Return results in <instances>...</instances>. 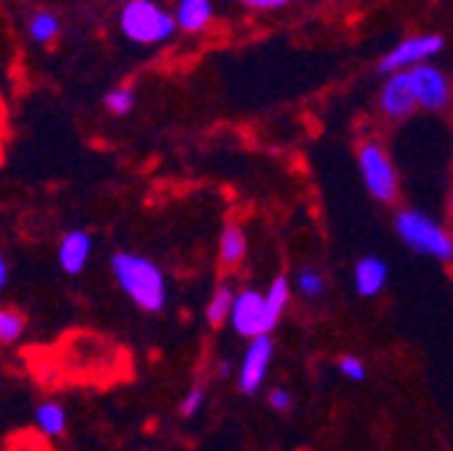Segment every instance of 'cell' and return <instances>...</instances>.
Instances as JSON below:
<instances>
[{
  "label": "cell",
  "mask_w": 453,
  "mask_h": 451,
  "mask_svg": "<svg viewBox=\"0 0 453 451\" xmlns=\"http://www.w3.org/2000/svg\"><path fill=\"white\" fill-rule=\"evenodd\" d=\"M111 270L117 276L119 287L143 308V311H162L165 308V276L162 270L141 257V254H130V252H117L111 257Z\"/></svg>",
  "instance_id": "obj_1"
},
{
  "label": "cell",
  "mask_w": 453,
  "mask_h": 451,
  "mask_svg": "<svg viewBox=\"0 0 453 451\" xmlns=\"http://www.w3.org/2000/svg\"><path fill=\"white\" fill-rule=\"evenodd\" d=\"M119 27L133 43H162L176 33V14H167L151 0H130L119 14Z\"/></svg>",
  "instance_id": "obj_2"
},
{
  "label": "cell",
  "mask_w": 453,
  "mask_h": 451,
  "mask_svg": "<svg viewBox=\"0 0 453 451\" xmlns=\"http://www.w3.org/2000/svg\"><path fill=\"white\" fill-rule=\"evenodd\" d=\"M394 228H396V236H400L418 254H429L437 260L453 257V238L440 228L434 219H429L426 214H421L416 208H405V211L396 214Z\"/></svg>",
  "instance_id": "obj_3"
},
{
  "label": "cell",
  "mask_w": 453,
  "mask_h": 451,
  "mask_svg": "<svg viewBox=\"0 0 453 451\" xmlns=\"http://www.w3.org/2000/svg\"><path fill=\"white\" fill-rule=\"evenodd\" d=\"M359 167H362V179H365L372 198H378L383 203L396 200V192H400V179H396L394 162L383 152L380 144L370 141V144H365L359 149Z\"/></svg>",
  "instance_id": "obj_4"
},
{
  "label": "cell",
  "mask_w": 453,
  "mask_h": 451,
  "mask_svg": "<svg viewBox=\"0 0 453 451\" xmlns=\"http://www.w3.org/2000/svg\"><path fill=\"white\" fill-rule=\"evenodd\" d=\"M278 314L267 306V298L257 290H246L241 295H235V306H233V327L238 335L243 338H262L270 335V330L278 324Z\"/></svg>",
  "instance_id": "obj_5"
},
{
  "label": "cell",
  "mask_w": 453,
  "mask_h": 451,
  "mask_svg": "<svg viewBox=\"0 0 453 451\" xmlns=\"http://www.w3.org/2000/svg\"><path fill=\"white\" fill-rule=\"evenodd\" d=\"M442 49V38L440 35H416V38H405L403 43H396L386 58L380 60V74H405L413 71L418 66H424V60L434 58V54Z\"/></svg>",
  "instance_id": "obj_6"
},
{
  "label": "cell",
  "mask_w": 453,
  "mask_h": 451,
  "mask_svg": "<svg viewBox=\"0 0 453 451\" xmlns=\"http://www.w3.org/2000/svg\"><path fill=\"white\" fill-rule=\"evenodd\" d=\"M270 360H273V341H270V335L254 338L251 346H249L246 354H243L241 373H238V386H241L246 394H254V392L259 389V384H262L265 376H267Z\"/></svg>",
  "instance_id": "obj_7"
},
{
  "label": "cell",
  "mask_w": 453,
  "mask_h": 451,
  "mask_svg": "<svg viewBox=\"0 0 453 451\" xmlns=\"http://www.w3.org/2000/svg\"><path fill=\"white\" fill-rule=\"evenodd\" d=\"M408 76H411L416 103L421 108L437 111V108H442L448 103V82L434 66H418V68L408 71Z\"/></svg>",
  "instance_id": "obj_8"
},
{
  "label": "cell",
  "mask_w": 453,
  "mask_h": 451,
  "mask_svg": "<svg viewBox=\"0 0 453 451\" xmlns=\"http://www.w3.org/2000/svg\"><path fill=\"white\" fill-rule=\"evenodd\" d=\"M416 105L418 103H416V95H413L408 71L388 76V82L380 89V108H383V114L391 117V120H403V117L411 114Z\"/></svg>",
  "instance_id": "obj_9"
},
{
  "label": "cell",
  "mask_w": 453,
  "mask_h": 451,
  "mask_svg": "<svg viewBox=\"0 0 453 451\" xmlns=\"http://www.w3.org/2000/svg\"><path fill=\"white\" fill-rule=\"evenodd\" d=\"M92 254V238L84 230H71L63 241L60 249H57V260H60V268L71 276L81 273L84 265L89 262Z\"/></svg>",
  "instance_id": "obj_10"
},
{
  "label": "cell",
  "mask_w": 453,
  "mask_h": 451,
  "mask_svg": "<svg viewBox=\"0 0 453 451\" xmlns=\"http://www.w3.org/2000/svg\"><path fill=\"white\" fill-rule=\"evenodd\" d=\"M388 278V265L378 257H365L357 262L354 270V281H357V292L362 298H375Z\"/></svg>",
  "instance_id": "obj_11"
},
{
  "label": "cell",
  "mask_w": 453,
  "mask_h": 451,
  "mask_svg": "<svg viewBox=\"0 0 453 451\" xmlns=\"http://www.w3.org/2000/svg\"><path fill=\"white\" fill-rule=\"evenodd\" d=\"M213 17V6L208 0H181L176 9V25L184 33H200Z\"/></svg>",
  "instance_id": "obj_12"
},
{
  "label": "cell",
  "mask_w": 453,
  "mask_h": 451,
  "mask_svg": "<svg viewBox=\"0 0 453 451\" xmlns=\"http://www.w3.org/2000/svg\"><path fill=\"white\" fill-rule=\"evenodd\" d=\"M65 424H68V414L60 403H43L38 406L35 411V427L49 435V438H57L65 432Z\"/></svg>",
  "instance_id": "obj_13"
},
{
  "label": "cell",
  "mask_w": 453,
  "mask_h": 451,
  "mask_svg": "<svg viewBox=\"0 0 453 451\" xmlns=\"http://www.w3.org/2000/svg\"><path fill=\"white\" fill-rule=\"evenodd\" d=\"M246 254V238L241 233V228L235 224H226L221 233V244H219V257L224 265H238Z\"/></svg>",
  "instance_id": "obj_14"
},
{
  "label": "cell",
  "mask_w": 453,
  "mask_h": 451,
  "mask_svg": "<svg viewBox=\"0 0 453 451\" xmlns=\"http://www.w3.org/2000/svg\"><path fill=\"white\" fill-rule=\"evenodd\" d=\"M233 306H235V292L233 290H226V287H219L205 308V316H208V324L211 327H219L224 324L226 319L233 316Z\"/></svg>",
  "instance_id": "obj_15"
},
{
  "label": "cell",
  "mask_w": 453,
  "mask_h": 451,
  "mask_svg": "<svg viewBox=\"0 0 453 451\" xmlns=\"http://www.w3.org/2000/svg\"><path fill=\"white\" fill-rule=\"evenodd\" d=\"M27 30H30V38H33V41L49 43V41L57 38V33H60V19H57L51 12H38V14H33Z\"/></svg>",
  "instance_id": "obj_16"
},
{
  "label": "cell",
  "mask_w": 453,
  "mask_h": 451,
  "mask_svg": "<svg viewBox=\"0 0 453 451\" xmlns=\"http://www.w3.org/2000/svg\"><path fill=\"white\" fill-rule=\"evenodd\" d=\"M25 332V316L14 308H0V344H14Z\"/></svg>",
  "instance_id": "obj_17"
},
{
  "label": "cell",
  "mask_w": 453,
  "mask_h": 451,
  "mask_svg": "<svg viewBox=\"0 0 453 451\" xmlns=\"http://www.w3.org/2000/svg\"><path fill=\"white\" fill-rule=\"evenodd\" d=\"M265 298H267V306L280 316L283 308H287V303H289V298H292V290H289L287 276H278V278L273 281V284H270V290L265 292Z\"/></svg>",
  "instance_id": "obj_18"
},
{
  "label": "cell",
  "mask_w": 453,
  "mask_h": 451,
  "mask_svg": "<svg viewBox=\"0 0 453 451\" xmlns=\"http://www.w3.org/2000/svg\"><path fill=\"white\" fill-rule=\"evenodd\" d=\"M297 287H300V292L305 298H319L326 290V281H324V276L316 268H303L300 276H297Z\"/></svg>",
  "instance_id": "obj_19"
},
{
  "label": "cell",
  "mask_w": 453,
  "mask_h": 451,
  "mask_svg": "<svg viewBox=\"0 0 453 451\" xmlns=\"http://www.w3.org/2000/svg\"><path fill=\"white\" fill-rule=\"evenodd\" d=\"M133 100H135L133 89L119 87V89H111L105 95V108L111 111V114H127V111L133 108Z\"/></svg>",
  "instance_id": "obj_20"
},
{
  "label": "cell",
  "mask_w": 453,
  "mask_h": 451,
  "mask_svg": "<svg viewBox=\"0 0 453 451\" xmlns=\"http://www.w3.org/2000/svg\"><path fill=\"white\" fill-rule=\"evenodd\" d=\"M337 368H340V373H343L346 378H351V381H362L367 376V368H365V362L359 357H343V360L337 362Z\"/></svg>",
  "instance_id": "obj_21"
},
{
  "label": "cell",
  "mask_w": 453,
  "mask_h": 451,
  "mask_svg": "<svg viewBox=\"0 0 453 451\" xmlns=\"http://www.w3.org/2000/svg\"><path fill=\"white\" fill-rule=\"evenodd\" d=\"M203 403H205V389L203 386H192V392L187 394L184 403H181V414L184 416H195L203 408Z\"/></svg>",
  "instance_id": "obj_22"
},
{
  "label": "cell",
  "mask_w": 453,
  "mask_h": 451,
  "mask_svg": "<svg viewBox=\"0 0 453 451\" xmlns=\"http://www.w3.org/2000/svg\"><path fill=\"white\" fill-rule=\"evenodd\" d=\"M270 406L275 411H287L292 406V398H289V392L287 389H273L270 392Z\"/></svg>",
  "instance_id": "obj_23"
},
{
  "label": "cell",
  "mask_w": 453,
  "mask_h": 451,
  "mask_svg": "<svg viewBox=\"0 0 453 451\" xmlns=\"http://www.w3.org/2000/svg\"><path fill=\"white\" fill-rule=\"evenodd\" d=\"M246 6L254 9V12H267V9H280L283 0H249Z\"/></svg>",
  "instance_id": "obj_24"
},
{
  "label": "cell",
  "mask_w": 453,
  "mask_h": 451,
  "mask_svg": "<svg viewBox=\"0 0 453 451\" xmlns=\"http://www.w3.org/2000/svg\"><path fill=\"white\" fill-rule=\"evenodd\" d=\"M6 281H9V265H6L4 254H0V292H4V287H6Z\"/></svg>",
  "instance_id": "obj_25"
},
{
  "label": "cell",
  "mask_w": 453,
  "mask_h": 451,
  "mask_svg": "<svg viewBox=\"0 0 453 451\" xmlns=\"http://www.w3.org/2000/svg\"><path fill=\"white\" fill-rule=\"evenodd\" d=\"M450 262H453V257H450Z\"/></svg>",
  "instance_id": "obj_26"
}]
</instances>
